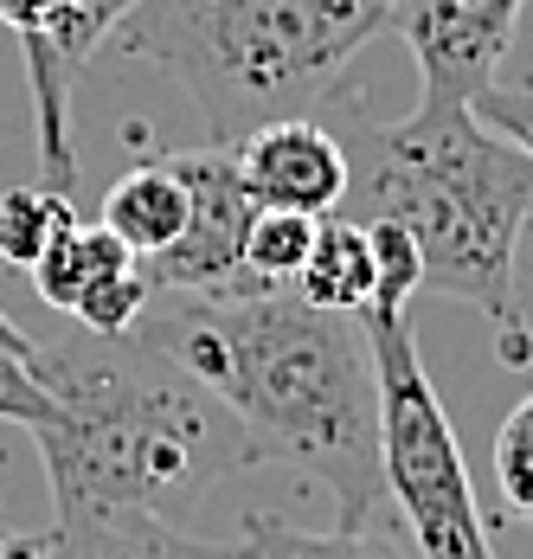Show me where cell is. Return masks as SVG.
<instances>
[{
	"label": "cell",
	"mask_w": 533,
	"mask_h": 559,
	"mask_svg": "<svg viewBox=\"0 0 533 559\" xmlns=\"http://www.w3.org/2000/svg\"><path fill=\"white\" fill-rule=\"evenodd\" d=\"M135 335L225 399L258 456L309 469L334 496V527H386L379 386L367 322L316 309L296 283L155 289Z\"/></svg>",
	"instance_id": "6da1fadb"
},
{
	"label": "cell",
	"mask_w": 533,
	"mask_h": 559,
	"mask_svg": "<svg viewBox=\"0 0 533 559\" xmlns=\"http://www.w3.org/2000/svg\"><path fill=\"white\" fill-rule=\"evenodd\" d=\"M33 373L58 405L52 425L33 431L52 483V521L135 508L187 527L225 476L264 463L225 399H213L135 329H71L46 347L33 341Z\"/></svg>",
	"instance_id": "7a4b0ae2"
},
{
	"label": "cell",
	"mask_w": 533,
	"mask_h": 559,
	"mask_svg": "<svg viewBox=\"0 0 533 559\" xmlns=\"http://www.w3.org/2000/svg\"><path fill=\"white\" fill-rule=\"evenodd\" d=\"M341 219H392L425 258V296L482 309L501 329V354L533 360L514 302V245L533 219V155L488 129L470 104H425L399 122H367L347 148Z\"/></svg>",
	"instance_id": "3957f363"
},
{
	"label": "cell",
	"mask_w": 533,
	"mask_h": 559,
	"mask_svg": "<svg viewBox=\"0 0 533 559\" xmlns=\"http://www.w3.org/2000/svg\"><path fill=\"white\" fill-rule=\"evenodd\" d=\"M379 33H392V0H135L116 46L161 64L206 110L213 142H245L309 116Z\"/></svg>",
	"instance_id": "277c9868"
},
{
	"label": "cell",
	"mask_w": 533,
	"mask_h": 559,
	"mask_svg": "<svg viewBox=\"0 0 533 559\" xmlns=\"http://www.w3.org/2000/svg\"><path fill=\"white\" fill-rule=\"evenodd\" d=\"M367 347H374L379 386V469H386V508L405 521L425 559H495L482 527L470 463L450 431V412L425 380L418 341H412V302H367Z\"/></svg>",
	"instance_id": "5b68a950"
},
{
	"label": "cell",
	"mask_w": 533,
	"mask_h": 559,
	"mask_svg": "<svg viewBox=\"0 0 533 559\" xmlns=\"http://www.w3.org/2000/svg\"><path fill=\"white\" fill-rule=\"evenodd\" d=\"M167 162L187 180V231L142 264L149 283L155 289H238V283H258L245 277V231L258 219V200H251V187L238 174L232 142L180 148Z\"/></svg>",
	"instance_id": "8992f818"
},
{
	"label": "cell",
	"mask_w": 533,
	"mask_h": 559,
	"mask_svg": "<svg viewBox=\"0 0 533 559\" xmlns=\"http://www.w3.org/2000/svg\"><path fill=\"white\" fill-rule=\"evenodd\" d=\"M528 0H392V33L418 58L425 104H470L495 91Z\"/></svg>",
	"instance_id": "52a82bcc"
},
{
	"label": "cell",
	"mask_w": 533,
	"mask_h": 559,
	"mask_svg": "<svg viewBox=\"0 0 533 559\" xmlns=\"http://www.w3.org/2000/svg\"><path fill=\"white\" fill-rule=\"evenodd\" d=\"M232 155H238V174H245L258 206L328 219L341 206V193H347V142L316 116L264 122L245 142H232Z\"/></svg>",
	"instance_id": "ba28073f"
},
{
	"label": "cell",
	"mask_w": 533,
	"mask_h": 559,
	"mask_svg": "<svg viewBox=\"0 0 533 559\" xmlns=\"http://www.w3.org/2000/svg\"><path fill=\"white\" fill-rule=\"evenodd\" d=\"M52 559H251L238 540H193L187 527H167L135 508H97L52 521Z\"/></svg>",
	"instance_id": "9c48e42d"
},
{
	"label": "cell",
	"mask_w": 533,
	"mask_h": 559,
	"mask_svg": "<svg viewBox=\"0 0 533 559\" xmlns=\"http://www.w3.org/2000/svg\"><path fill=\"white\" fill-rule=\"evenodd\" d=\"M104 225L149 264L155 251H167L187 231V180L174 174V162H149L129 168L116 187L104 193Z\"/></svg>",
	"instance_id": "30bf717a"
},
{
	"label": "cell",
	"mask_w": 533,
	"mask_h": 559,
	"mask_svg": "<svg viewBox=\"0 0 533 559\" xmlns=\"http://www.w3.org/2000/svg\"><path fill=\"white\" fill-rule=\"evenodd\" d=\"M374 238H367V225L341 219V213H328L316 231V251H309V264H303V277L296 289L316 302V309H347V316H360L367 302H374Z\"/></svg>",
	"instance_id": "8fae6325"
},
{
	"label": "cell",
	"mask_w": 533,
	"mask_h": 559,
	"mask_svg": "<svg viewBox=\"0 0 533 559\" xmlns=\"http://www.w3.org/2000/svg\"><path fill=\"white\" fill-rule=\"evenodd\" d=\"M129 264H142V258H135L109 225H71L52 251L33 264V289L52 302L58 316H71L97 283L116 277V271H129Z\"/></svg>",
	"instance_id": "7c38bea8"
},
{
	"label": "cell",
	"mask_w": 533,
	"mask_h": 559,
	"mask_svg": "<svg viewBox=\"0 0 533 559\" xmlns=\"http://www.w3.org/2000/svg\"><path fill=\"white\" fill-rule=\"evenodd\" d=\"M245 547L251 559H405L392 540H386V527H360V534H347V527H328V534H309V527H289V521H276V514H245Z\"/></svg>",
	"instance_id": "4fadbf2b"
},
{
	"label": "cell",
	"mask_w": 533,
	"mask_h": 559,
	"mask_svg": "<svg viewBox=\"0 0 533 559\" xmlns=\"http://www.w3.org/2000/svg\"><path fill=\"white\" fill-rule=\"evenodd\" d=\"M71 225H78V213L58 187H13V193H0V258L13 271H33Z\"/></svg>",
	"instance_id": "5bb4252c"
},
{
	"label": "cell",
	"mask_w": 533,
	"mask_h": 559,
	"mask_svg": "<svg viewBox=\"0 0 533 559\" xmlns=\"http://www.w3.org/2000/svg\"><path fill=\"white\" fill-rule=\"evenodd\" d=\"M316 213H283V206H258V219L245 231V277L258 283H296L309 251H316Z\"/></svg>",
	"instance_id": "9a60e30c"
},
{
	"label": "cell",
	"mask_w": 533,
	"mask_h": 559,
	"mask_svg": "<svg viewBox=\"0 0 533 559\" xmlns=\"http://www.w3.org/2000/svg\"><path fill=\"white\" fill-rule=\"evenodd\" d=\"M149 296H155V283L142 264H129V271H116L104 277L78 309H71V322L78 329H91V335H129L135 322H142V309H149Z\"/></svg>",
	"instance_id": "2e32d148"
},
{
	"label": "cell",
	"mask_w": 533,
	"mask_h": 559,
	"mask_svg": "<svg viewBox=\"0 0 533 559\" xmlns=\"http://www.w3.org/2000/svg\"><path fill=\"white\" fill-rule=\"evenodd\" d=\"M495 483H501V502L521 521H533V392L495 431Z\"/></svg>",
	"instance_id": "e0dca14e"
},
{
	"label": "cell",
	"mask_w": 533,
	"mask_h": 559,
	"mask_svg": "<svg viewBox=\"0 0 533 559\" xmlns=\"http://www.w3.org/2000/svg\"><path fill=\"white\" fill-rule=\"evenodd\" d=\"M52 418H58V405H52V392L39 386V373H33V354L0 347V425L39 431V425H52Z\"/></svg>",
	"instance_id": "ac0fdd59"
},
{
	"label": "cell",
	"mask_w": 533,
	"mask_h": 559,
	"mask_svg": "<svg viewBox=\"0 0 533 559\" xmlns=\"http://www.w3.org/2000/svg\"><path fill=\"white\" fill-rule=\"evenodd\" d=\"M0 559H52V527H46V534L0 527Z\"/></svg>",
	"instance_id": "d6986e66"
},
{
	"label": "cell",
	"mask_w": 533,
	"mask_h": 559,
	"mask_svg": "<svg viewBox=\"0 0 533 559\" xmlns=\"http://www.w3.org/2000/svg\"><path fill=\"white\" fill-rule=\"evenodd\" d=\"M0 347H13V354H33V341L20 335L13 322H7V309H0Z\"/></svg>",
	"instance_id": "ffe728a7"
}]
</instances>
